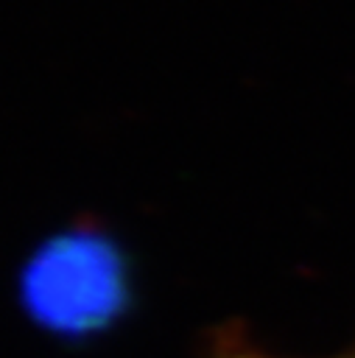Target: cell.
Segmentation results:
<instances>
[{"mask_svg": "<svg viewBox=\"0 0 355 358\" xmlns=\"http://www.w3.org/2000/svg\"><path fill=\"white\" fill-rule=\"evenodd\" d=\"M20 294L34 322L56 336H92L129 305V268L98 229H70L34 252Z\"/></svg>", "mask_w": 355, "mask_h": 358, "instance_id": "cell-1", "label": "cell"}, {"mask_svg": "<svg viewBox=\"0 0 355 358\" xmlns=\"http://www.w3.org/2000/svg\"><path fill=\"white\" fill-rule=\"evenodd\" d=\"M224 358H274V355H268V352H260V350H254V347H232V341L226 338V350H224ZM344 358H355V355H344Z\"/></svg>", "mask_w": 355, "mask_h": 358, "instance_id": "cell-2", "label": "cell"}]
</instances>
